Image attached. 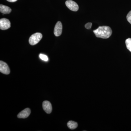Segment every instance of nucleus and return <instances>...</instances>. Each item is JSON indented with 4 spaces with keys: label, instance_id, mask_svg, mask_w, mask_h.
Masks as SVG:
<instances>
[{
    "label": "nucleus",
    "instance_id": "1",
    "mask_svg": "<svg viewBox=\"0 0 131 131\" xmlns=\"http://www.w3.org/2000/svg\"><path fill=\"white\" fill-rule=\"evenodd\" d=\"M93 32L96 37L107 39L110 37L112 34V30L110 27L107 26H100L94 30Z\"/></svg>",
    "mask_w": 131,
    "mask_h": 131
},
{
    "label": "nucleus",
    "instance_id": "2",
    "mask_svg": "<svg viewBox=\"0 0 131 131\" xmlns=\"http://www.w3.org/2000/svg\"><path fill=\"white\" fill-rule=\"evenodd\" d=\"M43 37L42 34L37 32L31 35L29 39V43L31 45H35L39 42Z\"/></svg>",
    "mask_w": 131,
    "mask_h": 131
},
{
    "label": "nucleus",
    "instance_id": "3",
    "mask_svg": "<svg viewBox=\"0 0 131 131\" xmlns=\"http://www.w3.org/2000/svg\"><path fill=\"white\" fill-rule=\"evenodd\" d=\"M11 27V23L9 20L5 18L0 19V29L2 30H6Z\"/></svg>",
    "mask_w": 131,
    "mask_h": 131
},
{
    "label": "nucleus",
    "instance_id": "4",
    "mask_svg": "<svg viewBox=\"0 0 131 131\" xmlns=\"http://www.w3.org/2000/svg\"><path fill=\"white\" fill-rule=\"evenodd\" d=\"M66 5L70 10L74 12H77L79 9V6L77 3L71 0H68L66 2Z\"/></svg>",
    "mask_w": 131,
    "mask_h": 131
},
{
    "label": "nucleus",
    "instance_id": "5",
    "mask_svg": "<svg viewBox=\"0 0 131 131\" xmlns=\"http://www.w3.org/2000/svg\"><path fill=\"white\" fill-rule=\"evenodd\" d=\"M0 71L3 74L6 75L9 74L10 72L7 64L2 61H0Z\"/></svg>",
    "mask_w": 131,
    "mask_h": 131
},
{
    "label": "nucleus",
    "instance_id": "6",
    "mask_svg": "<svg viewBox=\"0 0 131 131\" xmlns=\"http://www.w3.org/2000/svg\"><path fill=\"white\" fill-rule=\"evenodd\" d=\"M62 31V25L60 21L57 22L54 29V34L56 37H59L61 35Z\"/></svg>",
    "mask_w": 131,
    "mask_h": 131
},
{
    "label": "nucleus",
    "instance_id": "7",
    "mask_svg": "<svg viewBox=\"0 0 131 131\" xmlns=\"http://www.w3.org/2000/svg\"><path fill=\"white\" fill-rule=\"evenodd\" d=\"M43 108L45 112L47 114H50L52 111V106L51 103L48 101H45L43 102Z\"/></svg>",
    "mask_w": 131,
    "mask_h": 131
},
{
    "label": "nucleus",
    "instance_id": "8",
    "mask_svg": "<svg viewBox=\"0 0 131 131\" xmlns=\"http://www.w3.org/2000/svg\"><path fill=\"white\" fill-rule=\"evenodd\" d=\"M30 113V109L29 108H26L19 113L17 117L19 118H26L29 116Z\"/></svg>",
    "mask_w": 131,
    "mask_h": 131
},
{
    "label": "nucleus",
    "instance_id": "9",
    "mask_svg": "<svg viewBox=\"0 0 131 131\" xmlns=\"http://www.w3.org/2000/svg\"><path fill=\"white\" fill-rule=\"evenodd\" d=\"M0 12L3 14H9L12 12V9L7 6L1 4L0 5Z\"/></svg>",
    "mask_w": 131,
    "mask_h": 131
},
{
    "label": "nucleus",
    "instance_id": "10",
    "mask_svg": "<svg viewBox=\"0 0 131 131\" xmlns=\"http://www.w3.org/2000/svg\"><path fill=\"white\" fill-rule=\"evenodd\" d=\"M67 125L70 129L73 130V129H75L76 128H77L78 125L77 123L76 122L70 121L68 122L67 124Z\"/></svg>",
    "mask_w": 131,
    "mask_h": 131
},
{
    "label": "nucleus",
    "instance_id": "11",
    "mask_svg": "<svg viewBox=\"0 0 131 131\" xmlns=\"http://www.w3.org/2000/svg\"><path fill=\"white\" fill-rule=\"evenodd\" d=\"M126 45L127 48L131 52V38H129L125 41Z\"/></svg>",
    "mask_w": 131,
    "mask_h": 131
},
{
    "label": "nucleus",
    "instance_id": "12",
    "mask_svg": "<svg viewBox=\"0 0 131 131\" xmlns=\"http://www.w3.org/2000/svg\"><path fill=\"white\" fill-rule=\"evenodd\" d=\"M39 58H40L42 60H43V61L47 62V61H48V60H49L48 57H47V56L44 55V54H40V55H39Z\"/></svg>",
    "mask_w": 131,
    "mask_h": 131
},
{
    "label": "nucleus",
    "instance_id": "13",
    "mask_svg": "<svg viewBox=\"0 0 131 131\" xmlns=\"http://www.w3.org/2000/svg\"><path fill=\"white\" fill-rule=\"evenodd\" d=\"M126 18L128 22L131 24V11H130L127 15Z\"/></svg>",
    "mask_w": 131,
    "mask_h": 131
},
{
    "label": "nucleus",
    "instance_id": "14",
    "mask_svg": "<svg viewBox=\"0 0 131 131\" xmlns=\"http://www.w3.org/2000/svg\"><path fill=\"white\" fill-rule=\"evenodd\" d=\"M92 24L91 22L87 23L85 25V27L87 29H90L92 26Z\"/></svg>",
    "mask_w": 131,
    "mask_h": 131
},
{
    "label": "nucleus",
    "instance_id": "15",
    "mask_svg": "<svg viewBox=\"0 0 131 131\" xmlns=\"http://www.w3.org/2000/svg\"><path fill=\"white\" fill-rule=\"evenodd\" d=\"M7 1L10 2H16L17 0H7Z\"/></svg>",
    "mask_w": 131,
    "mask_h": 131
}]
</instances>
